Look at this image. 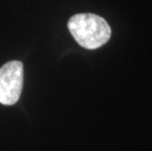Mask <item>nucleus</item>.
<instances>
[{"mask_svg": "<svg viewBox=\"0 0 152 151\" xmlns=\"http://www.w3.org/2000/svg\"><path fill=\"white\" fill-rule=\"evenodd\" d=\"M68 28L77 42L89 50L97 49L107 43L112 34L107 21L92 13L72 16L68 21Z\"/></svg>", "mask_w": 152, "mask_h": 151, "instance_id": "obj_1", "label": "nucleus"}, {"mask_svg": "<svg viewBox=\"0 0 152 151\" xmlns=\"http://www.w3.org/2000/svg\"><path fill=\"white\" fill-rule=\"evenodd\" d=\"M24 82V66L20 61H10L0 68V103L14 105L20 99Z\"/></svg>", "mask_w": 152, "mask_h": 151, "instance_id": "obj_2", "label": "nucleus"}]
</instances>
